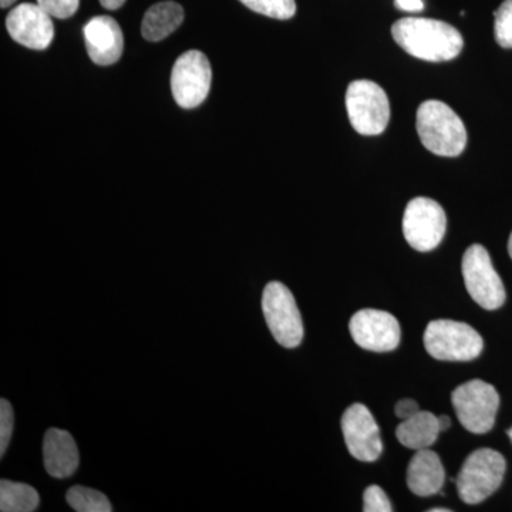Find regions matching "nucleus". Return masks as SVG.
<instances>
[{
	"mask_svg": "<svg viewBox=\"0 0 512 512\" xmlns=\"http://www.w3.org/2000/svg\"><path fill=\"white\" fill-rule=\"evenodd\" d=\"M349 330L356 345L372 352H392L400 343L399 320L392 313L362 309L352 316Z\"/></svg>",
	"mask_w": 512,
	"mask_h": 512,
	"instance_id": "nucleus-11",
	"label": "nucleus"
},
{
	"mask_svg": "<svg viewBox=\"0 0 512 512\" xmlns=\"http://www.w3.org/2000/svg\"><path fill=\"white\" fill-rule=\"evenodd\" d=\"M508 252H510V256H511V259H512V234H511V237H510V241H508Z\"/></svg>",
	"mask_w": 512,
	"mask_h": 512,
	"instance_id": "nucleus-32",
	"label": "nucleus"
},
{
	"mask_svg": "<svg viewBox=\"0 0 512 512\" xmlns=\"http://www.w3.org/2000/svg\"><path fill=\"white\" fill-rule=\"evenodd\" d=\"M451 403L464 429L474 434H485L494 427L500 396L490 383L474 379L451 393Z\"/></svg>",
	"mask_w": 512,
	"mask_h": 512,
	"instance_id": "nucleus-6",
	"label": "nucleus"
},
{
	"mask_svg": "<svg viewBox=\"0 0 512 512\" xmlns=\"http://www.w3.org/2000/svg\"><path fill=\"white\" fill-rule=\"evenodd\" d=\"M262 312L276 342L286 349L301 345L305 329L292 292L281 282H269L262 295Z\"/></svg>",
	"mask_w": 512,
	"mask_h": 512,
	"instance_id": "nucleus-7",
	"label": "nucleus"
},
{
	"mask_svg": "<svg viewBox=\"0 0 512 512\" xmlns=\"http://www.w3.org/2000/svg\"><path fill=\"white\" fill-rule=\"evenodd\" d=\"M507 463L493 448H478L464 461L456 478L458 495L466 504H480L500 488Z\"/></svg>",
	"mask_w": 512,
	"mask_h": 512,
	"instance_id": "nucleus-4",
	"label": "nucleus"
},
{
	"mask_svg": "<svg viewBox=\"0 0 512 512\" xmlns=\"http://www.w3.org/2000/svg\"><path fill=\"white\" fill-rule=\"evenodd\" d=\"M66 501L77 512H111L113 507L106 494L93 488L74 485L66 494Z\"/></svg>",
	"mask_w": 512,
	"mask_h": 512,
	"instance_id": "nucleus-20",
	"label": "nucleus"
},
{
	"mask_svg": "<svg viewBox=\"0 0 512 512\" xmlns=\"http://www.w3.org/2000/svg\"><path fill=\"white\" fill-rule=\"evenodd\" d=\"M430 512H451L450 508H431Z\"/></svg>",
	"mask_w": 512,
	"mask_h": 512,
	"instance_id": "nucleus-31",
	"label": "nucleus"
},
{
	"mask_svg": "<svg viewBox=\"0 0 512 512\" xmlns=\"http://www.w3.org/2000/svg\"><path fill=\"white\" fill-rule=\"evenodd\" d=\"M420 412L419 404L413 399H403L397 402L394 413L399 419L406 420Z\"/></svg>",
	"mask_w": 512,
	"mask_h": 512,
	"instance_id": "nucleus-26",
	"label": "nucleus"
},
{
	"mask_svg": "<svg viewBox=\"0 0 512 512\" xmlns=\"http://www.w3.org/2000/svg\"><path fill=\"white\" fill-rule=\"evenodd\" d=\"M446 481V471L440 457L429 448L417 450L407 468V485L413 494L430 497L440 493Z\"/></svg>",
	"mask_w": 512,
	"mask_h": 512,
	"instance_id": "nucleus-16",
	"label": "nucleus"
},
{
	"mask_svg": "<svg viewBox=\"0 0 512 512\" xmlns=\"http://www.w3.org/2000/svg\"><path fill=\"white\" fill-rule=\"evenodd\" d=\"M211 82L210 60L200 50H190L175 60L171 90L178 106L183 109L201 106L210 94Z\"/></svg>",
	"mask_w": 512,
	"mask_h": 512,
	"instance_id": "nucleus-9",
	"label": "nucleus"
},
{
	"mask_svg": "<svg viewBox=\"0 0 512 512\" xmlns=\"http://www.w3.org/2000/svg\"><path fill=\"white\" fill-rule=\"evenodd\" d=\"M394 5L397 9L409 13L421 12L424 9L423 0H394Z\"/></svg>",
	"mask_w": 512,
	"mask_h": 512,
	"instance_id": "nucleus-27",
	"label": "nucleus"
},
{
	"mask_svg": "<svg viewBox=\"0 0 512 512\" xmlns=\"http://www.w3.org/2000/svg\"><path fill=\"white\" fill-rule=\"evenodd\" d=\"M424 348L434 359L444 362H470L484 349L476 329L456 320H433L424 332Z\"/></svg>",
	"mask_w": 512,
	"mask_h": 512,
	"instance_id": "nucleus-3",
	"label": "nucleus"
},
{
	"mask_svg": "<svg viewBox=\"0 0 512 512\" xmlns=\"http://www.w3.org/2000/svg\"><path fill=\"white\" fill-rule=\"evenodd\" d=\"M15 2L16 0H0V6H2L3 9L9 8V6H12Z\"/></svg>",
	"mask_w": 512,
	"mask_h": 512,
	"instance_id": "nucleus-30",
	"label": "nucleus"
},
{
	"mask_svg": "<svg viewBox=\"0 0 512 512\" xmlns=\"http://www.w3.org/2000/svg\"><path fill=\"white\" fill-rule=\"evenodd\" d=\"M423 146L440 157H457L467 144V131L456 111L439 100L421 103L416 116Z\"/></svg>",
	"mask_w": 512,
	"mask_h": 512,
	"instance_id": "nucleus-2",
	"label": "nucleus"
},
{
	"mask_svg": "<svg viewBox=\"0 0 512 512\" xmlns=\"http://www.w3.org/2000/svg\"><path fill=\"white\" fill-rule=\"evenodd\" d=\"M350 124L362 136H379L390 120V103L382 87L370 80H355L346 92Z\"/></svg>",
	"mask_w": 512,
	"mask_h": 512,
	"instance_id": "nucleus-5",
	"label": "nucleus"
},
{
	"mask_svg": "<svg viewBox=\"0 0 512 512\" xmlns=\"http://www.w3.org/2000/svg\"><path fill=\"white\" fill-rule=\"evenodd\" d=\"M440 433L439 416L421 410L410 419L403 420L396 430L400 444L416 451L433 446Z\"/></svg>",
	"mask_w": 512,
	"mask_h": 512,
	"instance_id": "nucleus-17",
	"label": "nucleus"
},
{
	"mask_svg": "<svg viewBox=\"0 0 512 512\" xmlns=\"http://www.w3.org/2000/svg\"><path fill=\"white\" fill-rule=\"evenodd\" d=\"M52 18L69 19L79 9L80 0H37Z\"/></svg>",
	"mask_w": 512,
	"mask_h": 512,
	"instance_id": "nucleus-25",
	"label": "nucleus"
},
{
	"mask_svg": "<svg viewBox=\"0 0 512 512\" xmlns=\"http://www.w3.org/2000/svg\"><path fill=\"white\" fill-rule=\"evenodd\" d=\"M184 22L183 6L177 2H160L151 6L141 23V33L148 42H161Z\"/></svg>",
	"mask_w": 512,
	"mask_h": 512,
	"instance_id": "nucleus-18",
	"label": "nucleus"
},
{
	"mask_svg": "<svg viewBox=\"0 0 512 512\" xmlns=\"http://www.w3.org/2000/svg\"><path fill=\"white\" fill-rule=\"evenodd\" d=\"M394 42L410 56L426 62H448L463 50L464 39L454 26L441 20L403 18L392 26Z\"/></svg>",
	"mask_w": 512,
	"mask_h": 512,
	"instance_id": "nucleus-1",
	"label": "nucleus"
},
{
	"mask_svg": "<svg viewBox=\"0 0 512 512\" xmlns=\"http://www.w3.org/2000/svg\"><path fill=\"white\" fill-rule=\"evenodd\" d=\"M104 9L117 10L126 3V0H100Z\"/></svg>",
	"mask_w": 512,
	"mask_h": 512,
	"instance_id": "nucleus-28",
	"label": "nucleus"
},
{
	"mask_svg": "<svg viewBox=\"0 0 512 512\" xmlns=\"http://www.w3.org/2000/svg\"><path fill=\"white\" fill-rule=\"evenodd\" d=\"M87 53L93 63L111 66L123 55L124 37L119 23L110 16H96L83 29Z\"/></svg>",
	"mask_w": 512,
	"mask_h": 512,
	"instance_id": "nucleus-14",
	"label": "nucleus"
},
{
	"mask_svg": "<svg viewBox=\"0 0 512 512\" xmlns=\"http://www.w3.org/2000/svg\"><path fill=\"white\" fill-rule=\"evenodd\" d=\"M247 8L268 18L288 20L296 13L295 0H239Z\"/></svg>",
	"mask_w": 512,
	"mask_h": 512,
	"instance_id": "nucleus-21",
	"label": "nucleus"
},
{
	"mask_svg": "<svg viewBox=\"0 0 512 512\" xmlns=\"http://www.w3.org/2000/svg\"><path fill=\"white\" fill-rule=\"evenodd\" d=\"M43 461L47 474L53 478L72 477L79 468V448L66 430L50 429L43 440Z\"/></svg>",
	"mask_w": 512,
	"mask_h": 512,
	"instance_id": "nucleus-15",
	"label": "nucleus"
},
{
	"mask_svg": "<svg viewBox=\"0 0 512 512\" xmlns=\"http://www.w3.org/2000/svg\"><path fill=\"white\" fill-rule=\"evenodd\" d=\"M363 511L392 512L393 507L382 488L377 487V485H370L363 494Z\"/></svg>",
	"mask_w": 512,
	"mask_h": 512,
	"instance_id": "nucleus-24",
	"label": "nucleus"
},
{
	"mask_svg": "<svg viewBox=\"0 0 512 512\" xmlns=\"http://www.w3.org/2000/svg\"><path fill=\"white\" fill-rule=\"evenodd\" d=\"M461 272L468 293L481 308L495 311L504 305L507 295L503 281L483 245L474 244L467 249L461 262Z\"/></svg>",
	"mask_w": 512,
	"mask_h": 512,
	"instance_id": "nucleus-8",
	"label": "nucleus"
},
{
	"mask_svg": "<svg viewBox=\"0 0 512 512\" xmlns=\"http://www.w3.org/2000/svg\"><path fill=\"white\" fill-rule=\"evenodd\" d=\"M508 436H510V439L512 441V429L511 430H508Z\"/></svg>",
	"mask_w": 512,
	"mask_h": 512,
	"instance_id": "nucleus-33",
	"label": "nucleus"
},
{
	"mask_svg": "<svg viewBox=\"0 0 512 512\" xmlns=\"http://www.w3.org/2000/svg\"><path fill=\"white\" fill-rule=\"evenodd\" d=\"M494 16L495 40L504 49H512V0H504Z\"/></svg>",
	"mask_w": 512,
	"mask_h": 512,
	"instance_id": "nucleus-22",
	"label": "nucleus"
},
{
	"mask_svg": "<svg viewBox=\"0 0 512 512\" xmlns=\"http://www.w3.org/2000/svg\"><path fill=\"white\" fill-rule=\"evenodd\" d=\"M446 229V212L439 202L417 197L407 204L403 217V235L416 251L429 252L439 247Z\"/></svg>",
	"mask_w": 512,
	"mask_h": 512,
	"instance_id": "nucleus-10",
	"label": "nucleus"
},
{
	"mask_svg": "<svg viewBox=\"0 0 512 512\" xmlns=\"http://www.w3.org/2000/svg\"><path fill=\"white\" fill-rule=\"evenodd\" d=\"M6 29L19 45L45 50L52 45L55 26L52 16L39 3H20L6 18Z\"/></svg>",
	"mask_w": 512,
	"mask_h": 512,
	"instance_id": "nucleus-13",
	"label": "nucleus"
},
{
	"mask_svg": "<svg viewBox=\"0 0 512 512\" xmlns=\"http://www.w3.org/2000/svg\"><path fill=\"white\" fill-rule=\"evenodd\" d=\"M346 447L356 460L372 463L382 456L383 441L375 417L365 404L355 403L342 416Z\"/></svg>",
	"mask_w": 512,
	"mask_h": 512,
	"instance_id": "nucleus-12",
	"label": "nucleus"
},
{
	"mask_svg": "<svg viewBox=\"0 0 512 512\" xmlns=\"http://www.w3.org/2000/svg\"><path fill=\"white\" fill-rule=\"evenodd\" d=\"M40 495L29 484L0 481V511L33 512L39 508Z\"/></svg>",
	"mask_w": 512,
	"mask_h": 512,
	"instance_id": "nucleus-19",
	"label": "nucleus"
},
{
	"mask_svg": "<svg viewBox=\"0 0 512 512\" xmlns=\"http://www.w3.org/2000/svg\"><path fill=\"white\" fill-rule=\"evenodd\" d=\"M15 426V413L12 404L6 399L0 400V457L5 456Z\"/></svg>",
	"mask_w": 512,
	"mask_h": 512,
	"instance_id": "nucleus-23",
	"label": "nucleus"
},
{
	"mask_svg": "<svg viewBox=\"0 0 512 512\" xmlns=\"http://www.w3.org/2000/svg\"><path fill=\"white\" fill-rule=\"evenodd\" d=\"M439 426L441 431H447L451 427V419L447 414L439 417Z\"/></svg>",
	"mask_w": 512,
	"mask_h": 512,
	"instance_id": "nucleus-29",
	"label": "nucleus"
}]
</instances>
